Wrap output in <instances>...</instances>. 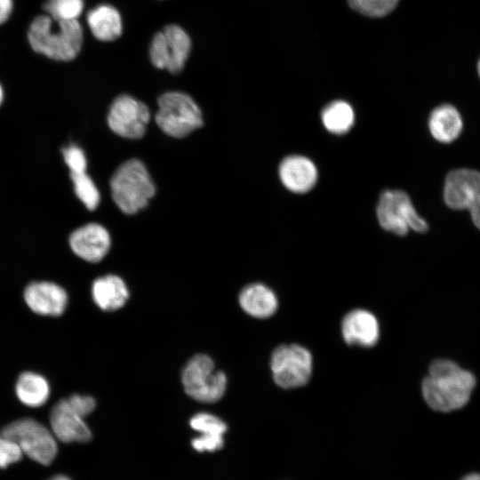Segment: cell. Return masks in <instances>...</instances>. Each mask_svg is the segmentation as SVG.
Listing matches in <instances>:
<instances>
[{"instance_id": "obj_21", "label": "cell", "mask_w": 480, "mask_h": 480, "mask_svg": "<svg viewBox=\"0 0 480 480\" xmlns=\"http://www.w3.org/2000/svg\"><path fill=\"white\" fill-rule=\"evenodd\" d=\"M15 393L18 399L28 407L44 405L51 394L48 380L34 372H24L17 379Z\"/></svg>"}, {"instance_id": "obj_31", "label": "cell", "mask_w": 480, "mask_h": 480, "mask_svg": "<svg viewBox=\"0 0 480 480\" xmlns=\"http://www.w3.org/2000/svg\"><path fill=\"white\" fill-rule=\"evenodd\" d=\"M13 8L12 0H0V25L7 21Z\"/></svg>"}, {"instance_id": "obj_8", "label": "cell", "mask_w": 480, "mask_h": 480, "mask_svg": "<svg viewBox=\"0 0 480 480\" xmlns=\"http://www.w3.org/2000/svg\"><path fill=\"white\" fill-rule=\"evenodd\" d=\"M270 368L278 387L296 388L306 385L310 380L313 357L308 348L299 344H284L273 351Z\"/></svg>"}, {"instance_id": "obj_10", "label": "cell", "mask_w": 480, "mask_h": 480, "mask_svg": "<svg viewBox=\"0 0 480 480\" xmlns=\"http://www.w3.org/2000/svg\"><path fill=\"white\" fill-rule=\"evenodd\" d=\"M444 200L453 210H468L474 225L480 229V172L456 169L448 173Z\"/></svg>"}, {"instance_id": "obj_11", "label": "cell", "mask_w": 480, "mask_h": 480, "mask_svg": "<svg viewBox=\"0 0 480 480\" xmlns=\"http://www.w3.org/2000/svg\"><path fill=\"white\" fill-rule=\"evenodd\" d=\"M150 118L148 107L130 95H120L112 102L108 124L117 135L127 139L141 138Z\"/></svg>"}, {"instance_id": "obj_17", "label": "cell", "mask_w": 480, "mask_h": 480, "mask_svg": "<svg viewBox=\"0 0 480 480\" xmlns=\"http://www.w3.org/2000/svg\"><path fill=\"white\" fill-rule=\"evenodd\" d=\"M238 300L246 314L259 319L270 317L278 308V300L274 291L260 283L244 287Z\"/></svg>"}, {"instance_id": "obj_27", "label": "cell", "mask_w": 480, "mask_h": 480, "mask_svg": "<svg viewBox=\"0 0 480 480\" xmlns=\"http://www.w3.org/2000/svg\"><path fill=\"white\" fill-rule=\"evenodd\" d=\"M62 156L70 173L84 172L87 170V159L84 150L71 144L62 149Z\"/></svg>"}, {"instance_id": "obj_26", "label": "cell", "mask_w": 480, "mask_h": 480, "mask_svg": "<svg viewBox=\"0 0 480 480\" xmlns=\"http://www.w3.org/2000/svg\"><path fill=\"white\" fill-rule=\"evenodd\" d=\"M399 0H348L350 7L370 17H382L391 12Z\"/></svg>"}, {"instance_id": "obj_3", "label": "cell", "mask_w": 480, "mask_h": 480, "mask_svg": "<svg viewBox=\"0 0 480 480\" xmlns=\"http://www.w3.org/2000/svg\"><path fill=\"white\" fill-rule=\"evenodd\" d=\"M110 188L114 202L126 214L146 207L156 191L146 166L138 159L128 160L116 170Z\"/></svg>"}, {"instance_id": "obj_1", "label": "cell", "mask_w": 480, "mask_h": 480, "mask_svg": "<svg viewBox=\"0 0 480 480\" xmlns=\"http://www.w3.org/2000/svg\"><path fill=\"white\" fill-rule=\"evenodd\" d=\"M476 378L470 371L450 359H436L422 380L421 394L432 410L450 412L464 407L470 400Z\"/></svg>"}, {"instance_id": "obj_19", "label": "cell", "mask_w": 480, "mask_h": 480, "mask_svg": "<svg viewBox=\"0 0 480 480\" xmlns=\"http://www.w3.org/2000/svg\"><path fill=\"white\" fill-rule=\"evenodd\" d=\"M428 129L437 141L451 143L457 140L462 132V117L452 105H440L430 113Z\"/></svg>"}, {"instance_id": "obj_18", "label": "cell", "mask_w": 480, "mask_h": 480, "mask_svg": "<svg viewBox=\"0 0 480 480\" xmlns=\"http://www.w3.org/2000/svg\"><path fill=\"white\" fill-rule=\"evenodd\" d=\"M94 303L104 311L122 308L129 298L128 288L124 280L115 275H107L94 280L92 285Z\"/></svg>"}, {"instance_id": "obj_20", "label": "cell", "mask_w": 480, "mask_h": 480, "mask_svg": "<svg viewBox=\"0 0 480 480\" xmlns=\"http://www.w3.org/2000/svg\"><path fill=\"white\" fill-rule=\"evenodd\" d=\"M86 20L92 34L100 41H114L122 34L121 16L111 5L96 6L87 13Z\"/></svg>"}, {"instance_id": "obj_23", "label": "cell", "mask_w": 480, "mask_h": 480, "mask_svg": "<svg viewBox=\"0 0 480 480\" xmlns=\"http://www.w3.org/2000/svg\"><path fill=\"white\" fill-rule=\"evenodd\" d=\"M70 178L77 198L89 211L95 210L100 204V195L92 178L86 172L70 173Z\"/></svg>"}, {"instance_id": "obj_16", "label": "cell", "mask_w": 480, "mask_h": 480, "mask_svg": "<svg viewBox=\"0 0 480 480\" xmlns=\"http://www.w3.org/2000/svg\"><path fill=\"white\" fill-rule=\"evenodd\" d=\"M284 186L294 193H306L316 184L317 170L314 163L303 156H289L279 165Z\"/></svg>"}, {"instance_id": "obj_13", "label": "cell", "mask_w": 480, "mask_h": 480, "mask_svg": "<svg viewBox=\"0 0 480 480\" xmlns=\"http://www.w3.org/2000/svg\"><path fill=\"white\" fill-rule=\"evenodd\" d=\"M23 297L34 313L47 316L62 315L68 300L65 289L49 281H35L28 284L24 290Z\"/></svg>"}, {"instance_id": "obj_22", "label": "cell", "mask_w": 480, "mask_h": 480, "mask_svg": "<svg viewBox=\"0 0 480 480\" xmlns=\"http://www.w3.org/2000/svg\"><path fill=\"white\" fill-rule=\"evenodd\" d=\"M321 118L325 129L333 134L347 133L354 124L355 113L344 100H334L323 109Z\"/></svg>"}, {"instance_id": "obj_32", "label": "cell", "mask_w": 480, "mask_h": 480, "mask_svg": "<svg viewBox=\"0 0 480 480\" xmlns=\"http://www.w3.org/2000/svg\"><path fill=\"white\" fill-rule=\"evenodd\" d=\"M462 480H480L479 474H470L466 476Z\"/></svg>"}, {"instance_id": "obj_30", "label": "cell", "mask_w": 480, "mask_h": 480, "mask_svg": "<svg viewBox=\"0 0 480 480\" xmlns=\"http://www.w3.org/2000/svg\"><path fill=\"white\" fill-rule=\"evenodd\" d=\"M69 405L83 417L92 412L96 406L95 399L90 396L74 394L66 397Z\"/></svg>"}, {"instance_id": "obj_24", "label": "cell", "mask_w": 480, "mask_h": 480, "mask_svg": "<svg viewBox=\"0 0 480 480\" xmlns=\"http://www.w3.org/2000/svg\"><path fill=\"white\" fill-rule=\"evenodd\" d=\"M46 14L57 20H78L81 16L84 0H47L44 5Z\"/></svg>"}, {"instance_id": "obj_25", "label": "cell", "mask_w": 480, "mask_h": 480, "mask_svg": "<svg viewBox=\"0 0 480 480\" xmlns=\"http://www.w3.org/2000/svg\"><path fill=\"white\" fill-rule=\"evenodd\" d=\"M191 428L202 436H224L228 427L219 417L208 413L199 412L195 414L189 421Z\"/></svg>"}, {"instance_id": "obj_35", "label": "cell", "mask_w": 480, "mask_h": 480, "mask_svg": "<svg viewBox=\"0 0 480 480\" xmlns=\"http://www.w3.org/2000/svg\"><path fill=\"white\" fill-rule=\"evenodd\" d=\"M477 71H478V75H479V77H480V60H479L478 64H477Z\"/></svg>"}, {"instance_id": "obj_7", "label": "cell", "mask_w": 480, "mask_h": 480, "mask_svg": "<svg viewBox=\"0 0 480 480\" xmlns=\"http://www.w3.org/2000/svg\"><path fill=\"white\" fill-rule=\"evenodd\" d=\"M380 225L397 236H405L409 229L423 233L428 223L416 212L408 195L402 190H385L377 205Z\"/></svg>"}, {"instance_id": "obj_6", "label": "cell", "mask_w": 480, "mask_h": 480, "mask_svg": "<svg viewBox=\"0 0 480 480\" xmlns=\"http://www.w3.org/2000/svg\"><path fill=\"white\" fill-rule=\"evenodd\" d=\"M185 392L196 401L214 403L225 394L227 376L215 370L212 359L203 354L196 355L185 365L181 373Z\"/></svg>"}, {"instance_id": "obj_34", "label": "cell", "mask_w": 480, "mask_h": 480, "mask_svg": "<svg viewBox=\"0 0 480 480\" xmlns=\"http://www.w3.org/2000/svg\"><path fill=\"white\" fill-rule=\"evenodd\" d=\"M4 100V91L2 84H0V107L2 106Z\"/></svg>"}, {"instance_id": "obj_12", "label": "cell", "mask_w": 480, "mask_h": 480, "mask_svg": "<svg viewBox=\"0 0 480 480\" xmlns=\"http://www.w3.org/2000/svg\"><path fill=\"white\" fill-rule=\"evenodd\" d=\"M51 430L56 439L64 443H85L92 432L84 417L75 411L65 398L59 400L50 411Z\"/></svg>"}, {"instance_id": "obj_5", "label": "cell", "mask_w": 480, "mask_h": 480, "mask_svg": "<svg viewBox=\"0 0 480 480\" xmlns=\"http://www.w3.org/2000/svg\"><path fill=\"white\" fill-rule=\"evenodd\" d=\"M2 433L12 440L33 460L49 465L54 460L58 445L52 430L32 418H21L6 425Z\"/></svg>"}, {"instance_id": "obj_33", "label": "cell", "mask_w": 480, "mask_h": 480, "mask_svg": "<svg viewBox=\"0 0 480 480\" xmlns=\"http://www.w3.org/2000/svg\"><path fill=\"white\" fill-rule=\"evenodd\" d=\"M49 480H70V479L66 476L58 475V476H54L53 477H52Z\"/></svg>"}, {"instance_id": "obj_28", "label": "cell", "mask_w": 480, "mask_h": 480, "mask_svg": "<svg viewBox=\"0 0 480 480\" xmlns=\"http://www.w3.org/2000/svg\"><path fill=\"white\" fill-rule=\"evenodd\" d=\"M22 455L20 447L0 432V468L19 461Z\"/></svg>"}, {"instance_id": "obj_2", "label": "cell", "mask_w": 480, "mask_h": 480, "mask_svg": "<svg viewBox=\"0 0 480 480\" xmlns=\"http://www.w3.org/2000/svg\"><path fill=\"white\" fill-rule=\"evenodd\" d=\"M28 38L35 52L54 60L69 61L81 51L84 33L78 20H57L43 14L30 23Z\"/></svg>"}, {"instance_id": "obj_29", "label": "cell", "mask_w": 480, "mask_h": 480, "mask_svg": "<svg viewBox=\"0 0 480 480\" xmlns=\"http://www.w3.org/2000/svg\"><path fill=\"white\" fill-rule=\"evenodd\" d=\"M191 444L193 448L199 452H216L222 448L224 438L222 436H198L192 439Z\"/></svg>"}, {"instance_id": "obj_14", "label": "cell", "mask_w": 480, "mask_h": 480, "mask_svg": "<svg viewBox=\"0 0 480 480\" xmlns=\"http://www.w3.org/2000/svg\"><path fill=\"white\" fill-rule=\"evenodd\" d=\"M108 230L98 223H87L75 229L68 237L72 252L82 260L96 263L100 261L110 248Z\"/></svg>"}, {"instance_id": "obj_4", "label": "cell", "mask_w": 480, "mask_h": 480, "mask_svg": "<svg viewBox=\"0 0 480 480\" xmlns=\"http://www.w3.org/2000/svg\"><path fill=\"white\" fill-rule=\"evenodd\" d=\"M156 122L161 130L174 138H182L203 125L199 107L186 93L170 92L158 99Z\"/></svg>"}, {"instance_id": "obj_9", "label": "cell", "mask_w": 480, "mask_h": 480, "mask_svg": "<svg viewBox=\"0 0 480 480\" xmlns=\"http://www.w3.org/2000/svg\"><path fill=\"white\" fill-rule=\"evenodd\" d=\"M190 50L191 40L186 31L177 25H168L154 36L149 57L157 68L179 73L184 68Z\"/></svg>"}, {"instance_id": "obj_15", "label": "cell", "mask_w": 480, "mask_h": 480, "mask_svg": "<svg viewBox=\"0 0 480 480\" xmlns=\"http://www.w3.org/2000/svg\"><path fill=\"white\" fill-rule=\"evenodd\" d=\"M341 333L348 345L372 348L379 340L380 324L372 312L356 308L349 311L343 317Z\"/></svg>"}]
</instances>
